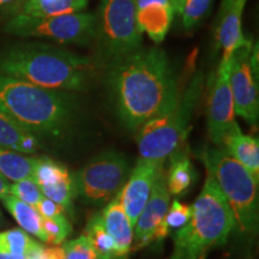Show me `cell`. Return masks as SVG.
<instances>
[{
	"mask_svg": "<svg viewBox=\"0 0 259 259\" xmlns=\"http://www.w3.org/2000/svg\"><path fill=\"white\" fill-rule=\"evenodd\" d=\"M107 85L124 125L136 131L171 106L183 89L166 52L138 48L107 65Z\"/></svg>",
	"mask_w": 259,
	"mask_h": 259,
	"instance_id": "6da1fadb",
	"label": "cell"
},
{
	"mask_svg": "<svg viewBox=\"0 0 259 259\" xmlns=\"http://www.w3.org/2000/svg\"><path fill=\"white\" fill-rule=\"evenodd\" d=\"M99 66L88 57L40 42L16 45L0 53V74L69 93L88 89Z\"/></svg>",
	"mask_w": 259,
	"mask_h": 259,
	"instance_id": "7a4b0ae2",
	"label": "cell"
},
{
	"mask_svg": "<svg viewBox=\"0 0 259 259\" xmlns=\"http://www.w3.org/2000/svg\"><path fill=\"white\" fill-rule=\"evenodd\" d=\"M0 111L35 136L58 137L72 122L76 102L69 92L0 74Z\"/></svg>",
	"mask_w": 259,
	"mask_h": 259,
	"instance_id": "3957f363",
	"label": "cell"
},
{
	"mask_svg": "<svg viewBox=\"0 0 259 259\" xmlns=\"http://www.w3.org/2000/svg\"><path fill=\"white\" fill-rule=\"evenodd\" d=\"M234 231L232 210L218 184L208 173L198 198L191 205V218L174 234L169 259H200L210 248L225 245Z\"/></svg>",
	"mask_w": 259,
	"mask_h": 259,
	"instance_id": "277c9868",
	"label": "cell"
},
{
	"mask_svg": "<svg viewBox=\"0 0 259 259\" xmlns=\"http://www.w3.org/2000/svg\"><path fill=\"white\" fill-rule=\"evenodd\" d=\"M204 88V77L198 73L183 87L179 96L166 111L151 118L137 130L141 158L164 162L180 148L189 132L190 122Z\"/></svg>",
	"mask_w": 259,
	"mask_h": 259,
	"instance_id": "5b68a950",
	"label": "cell"
},
{
	"mask_svg": "<svg viewBox=\"0 0 259 259\" xmlns=\"http://www.w3.org/2000/svg\"><path fill=\"white\" fill-rule=\"evenodd\" d=\"M202 160L232 210L234 231L242 235L254 233L258 227V180L223 147L206 149Z\"/></svg>",
	"mask_w": 259,
	"mask_h": 259,
	"instance_id": "8992f818",
	"label": "cell"
},
{
	"mask_svg": "<svg viewBox=\"0 0 259 259\" xmlns=\"http://www.w3.org/2000/svg\"><path fill=\"white\" fill-rule=\"evenodd\" d=\"M136 2L101 0L95 40L106 66L141 48L143 32L136 18Z\"/></svg>",
	"mask_w": 259,
	"mask_h": 259,
	"instance_id": "52a82bcc",
	"label": "cell"
},
{
	"mask_svg": "<svg viewBox=\"0 0 259 259\" xmlns=\"http://www.w3.org/2000/svg\"><path fill=\"white\" fill-rule=\"evenodd\" d=\"M130 169L127 158L121 153L103 151L72 176L77 196L92 205H106L120 193Z\"/></svg>",
	"mask_w": 259,
	"mask_h": 259,
	"instance_id": "ba28073f",
	"label": "cell"
},
{
	"mask_svg": "<svg viewBox=\"0 0 259 259\" xmlns=\"http://www.w3.org/2000/svg\"><path fill=\"white\" fill-rule=\"evenodd\" d=\"M97 16L90 12L27 17L15 15L5 25V31L21 37H41L64 45H88L96 37Z\"/></svg>",
	"mask_w": 259,
	"mask_h": 259,
	"instance_id": "9c48e42d",
	"label": "cell"
},
{
	"mask_svg": "<svg viewBox=\"0 0 259 259\" xmlns=\"http://www.w3.org/2000/svg\"><path fill=\"white\" fill-rule=\"evenodd\" d=\"M253 42L247 40L229 58V84L234 101L235 115L254 126L259 116L258 73L251 64Z\"/></svg>",
	"mask_w": 259,
	"mask_h": 259,
	"instance_id": "30bf717a",
	"label": "cell"
},
{
	"mask_svg": "<svg viewBox=\"0 0 259 259\" xmlns=\"http://www.w3.org/2000/svg\"><path fill=\"white\" fill-rule=\"evenodd\" d=\"M209 137L213 144L223 147L226 136L238 125L234 101L229 84V60H221L208 82L206 101Z\"/></svg>",
	"mask_w": 259,
	"mask_h": 259,
	"instance_id": "8fae6325",
	"label": "cell"
},
{
	"mask_svg": "<svg viewBox=\"0 0 259 259\" xmlns=\"http://www.w3.org/2000/svg\"><path fill=\"white\" fill-rule=\"evenodd\" d=\"M170 193L167 187L166 171L162 166L154 181L153 190L141 215L136 222L134 231V246L131 250H139L154 241H162L167 238L169 229L166 223V215L169 209Z\"/></svg>",
	"mask_w": 259,
	"mask_h": 259,
	"instance_id": "7c38bea8",
	"label": "cell"
},
{
	"mask_svg": "<svg viewBox=\"0 0 259 259\" xmlns=\"http://www.w3.org/2000/svg\"><path fill=\"white\" fill-rule=\"evenodd\" d=\"M32 180L46 198L59 204L65 211L72 212V203L77 196L76 187L73 177L64 164L48 157H36Z\"/></svg>",
	"mask_w": 259,
	"mask_h": 259,
	"instance_id": "4fadbf2b",
	"label": "cell"
},
{
	"mask_svg": "<svg viewBox=\"0 0 259 259\" xmlns=\"http://www.w3.org/2000/svg\"><path fill=\"white\" fill-rule=\"evenodd\" d=\"M163 163L164 162L149 161L139 157L120 191L121 205L134 227L148 202L154 181Z\"/></svg>",
	"mask_w": 259,
	"mask_h": 259,
	"instance_id": "5bb4252c",
	"label": "cell"
},
{
	"mask_svg": "<svg viewBox=\"0 0 259 259\" xmlns=\"http://www.w3.org/2000/svg\"><path fill=\"white\" fill-rule=\"evenodd\" d=\"M247 0H222L216 27V41L222 59L229 60L239 47L247 42L242 32V14Z\"/></svg>",
	"mask_w": 259,
	"mask_h": 259,
	"instance_id": "9a60e30c",
	"label": "cell"
},
{
	"mask_svg": "<svg viewBox=\"0 0 259 259\" xmlns=\"http://www.w3.org/2000/svg\"><path fill=\"white\" fill-rule=\"evenodd\" d=\"M174 8L170 0H137L136 18L142 32L149 35L155 44L164 40L173 22Z\"/></svg>",
	"mask_w": 259,
	"mask_h": 259,
	"instance_id": "2e32d148",
	"label": "cell"
},
{
	"mask_svg": "<svg viewBox=\"0 0 259 259\" xmlns=\"http://www.w3.org/2000/svg\"><path fill=\"white\" fill-rule=\"evenodd\" d=\"M100 220L103 228L114 240L120 258L127 259L134 242V226L122 208L120 193L107 204L102 212H100Z\"/></svg>",
	"mask_w": 259,
	"mask_h": 259,
	"instance_id": "e0dca14e",
	"label": "cell"
},
{
	"mask_svg": "<svg viewBox=\"0 0 259 259\" xmlns=\"http://www.w3.org/2000/svg\"><path fill=\"white\" fill-rule=\"evenodd\" d=\"M223 148L259 180V143L257 138L242 134L239 125H236L226 136Z\"/></svg>",
	"mask_w": 259,
	"mask_h": 259,
	"instance_id": "ac0fdd59",
	"label": "cell"
},
{
	"mask_svg": "<svg viewBox=\"0 0 259 259\" xmlns=\"http://www.w3.org/2000/svg\"><path fill=\"white\" fill-rule=\"evenodd\" d=\"M0 148L30 155L40 149L36 136L0 111Z\"/></svg>",
	"mask_w": 259,
	"mask_h": 259,
	"instance_id": "d6986e66",
	"label": "cell"
},
{
	"mask_svg": "<svg viewBox=\"0 0 259 259\" xmlns=\"http://www.w3.org/2000/svg\"><path fill=\"white\" fill-rule=\"evenodd\" d=\"M89 0H24L18 6L17 14L27 17H52V16L84 12Z\"/></svg>",
	"mask_w": 259,
	"mask_h": 259,
	"instance_id": "ffe728a7",
	"label": "cell"
},
{
	"mask_svg": "<svg viewBox=\"0 0 259 259\" xmlns=\"http://www.w3.org/2000/svg\"><path fill=\"white\" fill-rule=\"evenodd\" d=\"M170 164L166 173L167 187L170 194L179 196L187 191L196 179V171L185 149L178 148L169 155Z\"/></svg>",
	"mask_w": 259,
	"mask_h": 259,
	"instance_id": "44dd1931",
	"label": "cell"
},
{
	"mask_svg": "<svg viewBox=\"0 0 259 259\" xmlns=\"http://www.w3.org/2000/svg\"><path fill=\"white\" fill-rule=\"evenodd\" d=\"M0 199L24 232L35 235L42 242H47V235L42 228V218L36 209L11 194H5Z\"/></svg>",
	"mask_w": 259,
	"mask_h": 259,
	"instance_id": "7402d4cb",
	"label": "cell"
},
{
	"mask_svg": "<svg viewBox=\"0 0 259 259\" xmlns=\"http://www.w3.org/2000/svg\"><path fill=\"white\" fill-rule=\"evenodd\" d=\"M84 235L89 239L97 259H121L114 240L103 228L100 213H94L89 219Z\"/></svg>",
	"mask_w": 259,
	"mask_h": 259,
	"instance_id": "603a6c76",
	"label": "cell"
},
{
	"mask_svg": "<svg viewBox=\"0 0 259 259\" xmlns=\"http://www.w3.org/2000/svg\"><path fill=\"white\" fill-rule=\"evenodd\" d=\"M35 158L27 155L0 148V173L10 181H19L32 178Z\"/></svg>",
	"mask_w": 259,
	"mask_h": 259,
	"instance_id": "cb8c5ba5",
	"label": "cell"
},
{
	"mask_svg": "<svg viewBox=\"0 0 259 259\" xmlns=\"http://www.w3.org/2000/svg\"><path fill=\"white\" fill-rule=\"evenodd\" d=\"M44 247L23 229H10L0 233V252L10 254L29 255Z\"/></svg>",
	"mask_w": 259,
	"mask_h": 259,
	"instance_id": "d4e9b609",
	"label": "cell"
},
{
	"mask_svg": "<svg viewBox=\"0 0 259 259\" xmlns=\"http://www.w3.org/2000/svg\"><path fill=\"white\" fill-rule=\"evenodd\" d=\"M213 0H184L179 15L185 29H192L205 17Z\"/></svg>",
	"mask_w": 259,
	"mask_h": 259,
	"instance_id": "484cf974",
	"label": "cell"
},
{
	"mask_svg": "<svg viewBox=\"0 0 259 259\" xmlns=\"http://www.w3.org/2000/svg\"><path fill=\"white\" fill-rule=\"evenodd\" d=\"M42 228L47 235V244L59 246L65 242L72 232V226L66 216L60 215L53 219L42 218Z\"/></svg>",
	"mask_w": 259,
	"mask_h": 259,
	"instance_id": "4316f807",
	"label": "cell"
},
{
	"mask_svg": "<svg viewBox=\"0 0 259 259\" xmlns=\"http://www.w3.org/2000/svg\"><path fill=\"white\" fill-rule=\"evenodd\" d=\"M9 194L16 197V198L22 200V202L29 204L32 208H35L37 203L42 199V197H44V194L41 193L40 189L37 187L36 183L32 180V178L15 181L10 186Z\"/></svg>",
	"mask_w": 259,
	"mask_h": 259,
	"instance_id": "83f0119b",
	"label": "cell"
},
{
	"mask_svg": "<svg viewBox=\"0 0 259 259\" xmlns=\"http://www.w3.org/2000/svg\"><path fill=\"white\" fill-rule=\"evenodd\" d=\"M64 259H97L93 246L85 235L64 244Z\"/></svg>",
	"mask_w": 259,
	"mask_h": 259,
	"instance_id": "f1b7e54d",
	"label": "cell"
},
{
	"mask_svg": "<svg viewBox=\"0 0 259 259\" xmlns=\"http://www.w3.org/2000/svg\"><path fill=\"white\" fill-rule=\"evenodd\" d=\"M191 218V206L186 204L179 202L176 199L171 203V206L168 209L166 215V223L168 229H176L181 228L183 226L186 225Z\"/></svg>",
	"mask_w": 259,
	"mask_h": 259,
	"instance_id": "f546056e",
	"label": "cell"
},
{
	"mask_svg": "<svg viewBox=\"0 0 259 259\" xmlns=\"http://www.w3.org/2000/svg\"><path fill=\"white\" fill-rule=\"evenodd\" d=\"M35 209H36V211L40 213L41 218L45 219H53L65 213V209L63 206H60L59 204L53 202V200L46 198L45 196L42 197V199L37 203Z\"/></svg>",
	"mask_w": 259,
	"mask_h": 259,
	"instance_id": "4dcf8cb0",
	"label": "cell"
},
{
	"mask_svg": "<svg viewBox=\"0 0 259 259\" xmlns=\"http://www.w3.org/2000/svg\"><path fill=\"white\" fill-rule=\"evenodd\" d=\"M44 250V247L41 250H38L34 253L29 255H21V254H10V253H3L0 252V259H41V252Z\"/></svg>",
	"mask_w": 259,
	"mask_h": 259,
	"instance_id": "1f68e13d",
	"label": "cell"
},
{
	"mask_svg": "<svg viewBox=\"0 0 259 259\" xmlns=\"http://www.w3.org/2000/svg\"><path fill=\"white\" fill-rule=\"evenodd\" d=\"M10 186H11L10 180L0 173V198H2L3 196H5V194H9Z\"/></svg>",
	"mask_w": 259,
	"mask_h": 259,
	"instance_id": "d6a6232c",
	"label": "cell"
},
{
	"mask_svg": "<svg viewBox=\"0 0 259 259\" xmlns=\"http://www.w3.org/2000/svg\"><path fill=\"white\" fill-rule=\"evenodd\" d=\"M184 0H178V6H177V12L176 14H179L180 10H181V5H183Z\"/></svg>",
	"mask_w": 259,
	"mask_h": 259,
	"instance_id": "836d02e7",
	"label": "cell"
},
{
	"mask_svg": "<svg viewBox=\"0 0 259 259\" xmlns=\"http://www.w3.org/2000/svg\"><path fill=\"white\" fill-rule=\"evenodd\" d=\"M12 2H15V0H0V6L6 5V4H9V3H12Z\"/></svg>",
	"mask_w": 259,
	"mask_h": 259,
	"instance_id": "e575fe53",
	"label": "cell"
},
{
	"mask_svg": "<svg viewBox=\"0 0 259 259\" xmlns=\"http://www.w3.org/2000/svg\"><path fill=\"white\" fill-rule=\"evenodd\" d=\"M171 2V5H173L174 8V12H177V6H178V0H170Z\"/></svg>",
	"mask_w": 259,
	"mask_h": 259,
	"instance_id": "d590c367",
	"label": "cell"
},
{
	"mask_svg": "<svg viewBox=\"0 0 259 259\" xmlns=\"http://www.w3.org/2000/svg\"><path fill=\"white\" fill-rule=\"evenodd\" d=\"M0 225H2V213H0Z\"/></svg>",
	"mask_w": 259,
	"mask_h": 259,
	"instance_id": "8d00e7d4",
	"label": "cell"
}]
</instances>
